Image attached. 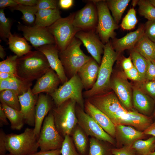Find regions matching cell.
Returning <instances> with one entry per match:
<instances>
[{
    "mask_svg": "<svg viewBox=\"0 0 155 155\" xmlns=\"http://www.w3.org/2000/svg\"><path fill=\"white\" fill-rule=\"evenodd\" d=\"M50 68L45 56L42 52L38 50L30 51L18 57L17 75L22 80L32 82L41 77Z\"/></svg>",
    "mask_w": 155,
    "mask_h": 155,
    "instance_id": "obj_1",
    "label": "cell"
},
{
    "mask_svg": "<svg viewBox=\"0 0 155 155\" xmlns=\"http://www.w3.org/2000/svg\"><path fill=\"white\" fill-rule=\"evenodd\" d=\"M103 55L100 65L96 81L90 89L83 92V97L86 99L100 94L111 89L110 83L113 67L118 59L119 53L113 49L111 41L105 44Z\"/></svg>",
    "mask_w": 155,
    "mask_h": 155,
    "instance_id": "obj_2",
    "label": "cell"
},
{
    "mask_svg": "<svg viewBox=\"0 0 155 155\" xmlns=\"http://www.w3.org/2000/svg\"><path fill=\"white\" fill-rule=\"evenodd\" d=\"M82 43L75 37L64 50L59 52V58L68 80L77 74L81 67L92 57L82 50Z\"/></svg>",
    "mask_w": 155,
    "mask_h": 155,
    "instance_id": "obj_3",
    "label": "cell"
},
{
    "mask_svg": "<svg viewBox=\"0 0 155 155\" xmlns=\"http://www.w3.org/2000/svg\"><path fill=\"white\" fill-rule=\"evenodd\" d=\"M110 119L115 126L128 111L113 91H109L86 98Z\"/></svg>",
    "mask_w": 155,
    "mask_h": 155,
    "instance_id": "obj_4",
    "label": "cell"
},
{
    "mask_svg": "<svg viewBox=\"0 0 155 155\" xmlns=\"http://www.w3.org/2000/svg\"><path fill=\"white\" fill-rule=\"evenodd\" d=\"M38 139L33 129L29 128L20 134H6L7 150L13 155H29L37 152L39 148Z\"/></svg>",
    "mask_w": 155,
    "mask_h": 155,
    "instance_id": "obj_5",
    "label": "cell"
},
{
    "mask_svg": "<svg viewBox=\"0 0 155 155\" xmlns=\"http://www.w3.org/2000/svg\"><path fill=\"white\" fill-rule=\"evenodd\" d=\"M76 104L75 100L69 99L58 106H55L52 110L56 128L64 138L70 135L78 124L75 110Z\"/></svg>",
    "mask_w": 155,
    "mask_h": 155,
    "instance_id": "obj_6",
    "label": "cell"
},
{
    "mask_svg": "<svg viewBox=\"0 0 155 155\" xmlns=\"http://www.w3.org/2000/svg\"><path fill=\"white\" fill-rule=\"evenodd\" d=\"M75 14V13H71L67 17L61 18L47 27L54 38L55 45L59 52L64 50L77 32L81 30L73 24Z\"/></svg>",
    "mask_w": 155,
    "mask_h": 155,
    "instance_id": "obj_7",
    "label": "cell"
},
{
    "mask_svg": "<svg viewBox=\"0 0 155 155\" xmlns=\"http://www.w3.org/2000/svg\"><path fill=\"white\" fill-rule=\"evenodd\" d=\"M83 85L77 74L62 84L53 93L49 94L55 106H57L67 100H75L77 104L84 109V100L82 90Z\"/></svg>",
    "mask_w": 155,
    "mask_h": 155,
    "instance_id": "obj_8",
    "label": "cell"
},
{
    "mask_svg": "<svg viewBox=\"0 0 155 155\" xmlns=\"http://www.w3.org/2000/svg\"><path fill=\"white\" fill-rule=\"evenodd\" d=\"M96 6L98 22L96 32L104 44L109 41L110 38H115V30L119 28L118 24L111 15L106 1L93 0Z\"/></svg>",
    "mask_w": 155,
    "mask_h": 155,
    "instance_id": "obj_9",
    "label": "cell"
},
{
    "mask_svg": "<svg viewBox=\"0 0 155 155\" xmlns=\"http://www.w3.org/2000/svg\"><path fill=\"white\" fill-rule=\"evenodd\" d=\"M64 139L56 128L51 110L45 117L41 128L38 139L39 148L41 151L61 149Z\"/></svg>",
    "mask_w": 155,
    "mask_h": 155,
    "instance_id": "obj_10",
    "label": "cell"
},
{
    "mask_svg": "<svg viewBox=\"0 0 155 155\" xmlns=\"http://www.w3.org/2000/svg\"><path fill=\"white\" fill-rule=\"evenodd\" d=\"M75 110L78 124L88 136L107 142L113 146L115 145L114 139L106 133L87 114L84 109L76 104Z\"/></svg>",
    "mask_w": 155,
    "mask_h": 155,
    "instance_id": "obj_11",
    "label": "cell"
},
{
    "mask_svg": "<svg viewBox=\"0 0 155 155\" xmlns=\"http://www.w3.org/2000/svg\"><path fill=\"white\" fill-rule=\"evenodd\" d=\"M18 29L22 32L24 38L35 48L48 44H55L53 36L46 27L28 26L19 22Z\"/></svg>",
    "mask_w": 155,
    "mask_h": 155,
    "instance_id": "obj_12",
    "label": "cell"
},
{
    "mask_svg": "<svg viewBox=\"0 0 155 155\" xmlns=\"http://www.w3.org/2000/svg\"><path fill=\"white\" fill-rule=\"evenodd\" d=\"M98 22L96 7L95 3L91 1L75 13L73 23L75 27L81 30L87 31L96 30Z\"/></svg>",
    "mask_w": 155,
    "mask_h": 155,
    "instance_id": "obj_13",
    "label": "cell"
},
{
    "mask_svg": "<svg viewBox=\"0 0 155 155\" xmlns=\"http://www.w3.org/2000/svg\"><path fill=\"white\" fill-rule=\"evenodd\" d=\"M96 32L95 30H81L77 32L75 37L81 41L92 57L100 65L105 44Z\"/></svg>",
    "mask_w": 155,
    "mask_h": 155,
    "instance_id": "obj_14",
    "label": "cell"
},
{
    "mask_svg": "<svg viewBox=\"0 0 155 155\" xmlns=\"http://www.w3.org/2000/svg\"><path fill=\"white\" fill-rule=\"evenodd\" d=\"M110 87L127 109L133 107L132 92L131 85L122 74H118L111 79Z\"/></svg>",
    "mask_w": 155,
    "mask_h": 155,
    "instance_id": "obj_15",
    "label": "cell"
},
{
    "mask_svg": "<svg viewBox=\"0 0 155 155\" xmlns=\"http://www.w3.org/2000/svg\"><path fill=\"white\" fill-rule=\"evenodd\" d=\"M55 106L49 94L42 93L39 94L35 107V122L33 128L34 133L38 138L45 117Z\"/></svg>",
    "mask_w": 155,
    "mask_h": 155,
    "instance_id": "obj_16",
    "label": "cell"
},
{
    "mask_svg": "<svg viewBox=\"0 0 155 155\" xmlns=\"http://www.w3.org/2000/svg\"><path fill=\"white\" fill-rule=\"evenodd\" d=\"M45 56L50 67L56 73L63 84L69 80L59 56V51L55 44H48L37 49Z\"/></svg>",
    "mask_w": 155,
    "mask_h": 155,
    "instance_id": "obj_17",
    "label": "cell"
},
{
    "mask_svg": "<svg viewBox=\"0 0 155 155\" xmlns=\"http://www.w3.org/2000/svg\"><path fill=\"white\" fill-rule=\"evenodd\" d=\"M61 83L55 72L51 68L42 76L38 79L32 89L35 95L45 92L50 94L54 92Z\"/></svg>",
    "mask_w": 155,
    "mask_h": 155,
    "instance_id": "obj_18",
    "label": "cell"
},
{
    "mask_svg": "<svg viewBox=\"0 0 155 155\" xmlns=\"http://www.w3.org/2000/svg\"><path fill=\"white\" fill-rule=\"evenodd\" d=\"M38 96L33 94L31 88L18 96L20 111L24 117L25 123L31 127L35 125V107Z\"/></svg>",
    "mask_w": 155,
    "mask_h": 155,
    "instance_id": "obj_19",
    "label": "cell"
},
{
    "mask_svg": "<svg viewBox=\"0 0 155 155\" xmlns=\"http://www.w3.org/2000/svg\"><path fill=\"white\" fill-rule=\"evenodd\" d=\"M84 110L106 133L113 138L115 137L116 127L115 125L107 116L86 99L84 100Z\"/></svg>",
    "mask_w": 155,
    "mask_h": 155,
    "instance_id": "obj_20",
    "label": "cell"
},
{
    "mask_svg": "<svg viewBox=\"0 0 155 155\" xmlns=\"http://www.w3.org/2000/svg\"><path fill=\"white\" fill-rule=\"evenodd\" d=\"M100 65L92 57L82 66L77 74L86 90L91 89L98 77Z\"/></svg>",
    "mask_w": 155,
    "mask_h": 155,
    "instance_id": "obj_21",
    "label": "cell"
},
{
    "mask_svg": "<svg viewBox=\"0 0 155 155\" xmlns=\"http://www.w3.org/2000/svg\"><path fill=\"white\" fill-rule=\"evenodd\" d=\"M144 34V25L142 24L135 30L128 33L121 38L113 39L112 41H111L112 47L119 53L125 50L133 49Z\"/></svg>",
    "mask_w": 155,
    "mask_h": 155,
    "instance_id": "obj_22",
    "label": "cell"
},
{
    "mask_svg": "<svg viewBox=\"0 0 155 155\" xmlns=\"http://www.w3.org/2000/svg\"><path fill=\"white\" fill-rule=\"evenodd\" d=\"M132 102L135 108L141 114L152 117L155 109V101L147 93L140 89L132 91Z\"/></svg>",
    "mask_w": 155,
    "mask_h": 155,
    "instance_id": "obj_23",
    "label": "cell"
},
{
    "mask_svg": "<svg viewBox=\"0 0 155 155\" xmlns=\"http://www.w3.org/2000/svg\"><path fill=\"white\" fill-rule=\"evenodd\" d=\"M152 119V117L128 111L121 118L120 125L133 126L144 131L154 122Z\"/></svg>",
    "mask_w": 155,
    "mask_h": 155,
    "instance_id": "obj_24",
    "label": "cell"
},
{
    "mask_svg": "<svg viewBox=\"0 0 155 155\" xmlns=\"http://www.w3.org/2000/svg\"><path fill=\"white\" fill-rule=\"evenodd\" d=\"M115 127V137L124 146L132 145L136 140L143 138L146 135L143 131L137 130L129 126L119 125Z\"/></svg>",
    "mask_w": 155,
    "mask_h": 155,
    "instance_id": "obj_25",
    "label": "cell"
},
{
    "mask_svg": "<svg viewBox=\"0 0 155 155\" xmlns=\"http://www.w3.org/2000/svg\"><path fill=\"white\" fill-rule=\"evenodd\" d=\"M70 136L80 155H88L90 148V138L78 124L74 129Z\"/></svg>",
    "mask_w": 155,
    "mask_h": 155,
    "instance_id": "obj_26",
    "label": "cell"
},
{
    "mask_svg": "<svg viewBox=\"0 0 155 155\" xmlns=\"http://www.w3.org/2000/svg\"><path fill=\"white\" fill-rule=\"evenodd\" d=\"M32 85V82L26 81L18 77L0 80V92L10 90L19 96L27 92Z\"/></svg>",
    "mask_w": 155,
    "mask_h": 155,
    "instance_id": "obj_27",
    "label": "cell"
},
{
    "mask_svg": "<svg viewBox=\"0 0 155 155\" xmlns=\"http://www.w3.org/2000/svg\"><path fill=\"white\" fill-rule=\"evenodd\" d=\"M35 16L34 25L46 28L61 18L58 8L39 10Z\"/></svg>",
    "mask_w": 155,
    "mask_h": 155,
    "instance_id": "obj_28",
    "label": "cell"
},
{
    "mask_svg": "<svg viewBox=\"0 0 155 155\" xmlns=\"http://www.w3.org/2000/svg\"><path fill=\"white\" fill-rule=\"evenodd\" d=\"M8 40L9 49L18 57H22L31 51V46L25 38L11 33Z\"/></svg>",
    "mask_w": 155,
    "mask_h": 155,
    "instance_id": "obj_29",
    "label": "cell"
},
{
    "mask_svg": "<svg viewBox=\"0 0 155 155\" xmlns=\"http://www.w3.org/2000/svg\"><path fill=\"white\" fill-rule=\"evenodd\" d=\"M133 49L146 59L155 61V43L145 34L137 42Z\"/></svg>",
    "mask_w": 155,
    "mask_h": 155,
    "instance_id": "obj_30",
    "label": "cell"
},
{
    "mask_svg": "<svg viewBox=\"0 0 155 155\" xmlns=\"http://www.w3.org/2000/svg\"><path fill=\"white\" fill-rule=\"evenodd\" d=\"M0 102V105L10 121L11 128L13 130H20L25 123L24 117L20 111L8 106L1 101Z\"/></svg>",
    "mask_w": 155,
    "mask_h": 155,
    "instance_id": "obj_31",
    "label": "cell"
},
{
    "mask_svg": "<svg viewBox=\"0 0 155 155\" xmlns=\"http://www.w3.org/2000/svg\"><path fill=\"white\" fill-rule=\"evenodd\" d=\"M90 148L88 155H112L113 148L110 143L93 137L90 138Z\"/></svg>",
    "mask_w": 155,
    "mask_h": 155,
    "instance_id": "obj_32",
    "label": "cell"
},
{
    "mask_svg": "<svg viewBox=\"0 0 155 155\" xmlns=\"http://www.w3.org/2000/svg\"><path fill=\"white\" fill-rule=\"evenodd\" d=\"M106 1L109 9L112 12L114 20L118 24L130 0H108Z\"/></svg>",
    "mask_w": 155,
    "mask_h": 155,
    "instance_id": "obj_33",
    "label": "cell"
},
{
    "mask_svg": "<svg viewBox=\"0 0 155 155\" xmlns=\"http://www.w3.org/2000/svg\"><path fill=\"white\" fill-rule=\"evenodd\" d=\"M155 137L152 136L145 140L141 139L135 141L132 147L138 155H148L155 150Z\"/></svg>",
    "mask_w": 155,
    "mask_h": 155,
    "instance_id": "obj_34",
    "label": "cell"
},
{
    "mask_svg": "<svg viewBox=\"0 0 155 155\" xmlns=\"http://www.w3.org/2000/svg\"><path fill=\"white\" fill-rule=\"evenodd\" d=\"M130 56L133 66L139 72L143 82H145L147 67V59L134 49H131Z\"/></svg>",
    "mask_w": 155,
    "mask_h": 155,
    "instance_id": "obj_35",
    "label": "cell"
},
{
    "mask_svg": "<svg viewBox=\"0 0 155 155\" xmlns=\"http://www.w3.org/2000/svg\"><path fill=\"white\" fill-rule=\"evenodd\" d=\"M18 96L13 90H5L0 92V100L8 106L20 111L21 107Z\"/></svg>",
    "mask_w": 155,
    "mask_h": 155,
    "instance_id": "obj_36",
    "label": "cell"
},
{
    "mask_svg": "<svg viewBox=\"0 0 155 155\" xmlns=\"http://www.w3.org/2000/svg\"><path fill=\"white\" fill-rule=\"evenodd\" d=\"M10 9L21 11L22 14V19L26 23L31 24L35 23V14L38 10L35 6H26L18 4L15 7Z\"/></svg>",
    "mask_w": 155,
    "mask_h": 155,
    "instance_id": "obj_37",
    "label": "cell"
},
{
    "mask_svg": "<svg viewBox=\"0 0 155 155\" xmlns=\"http://www.w3.org/2000/svg\"><path fill=\"white\" fill-rule=\"evenodd\" d=\"M138 11L140 14L148 20H155V7L149 0H138Z\"/></svg>",
    "mask_w": 155,
    "mask_h": 155,
    "instance_id": "obj_38",
    "label": "cell"
},
{
    "mask_svg": "<svg viewBox=\"0 0 155 155\" xmlns=\"http://www.w3.org/2000/svg\"><path fill=\"white\" fill-rule=\"evenodd\" d=\"M18 57L16 55H10L0 62V72H5L17 75V66Z\"/></svg>",
    "mask_w": 155,
    "mask_h": 155,
    "instance_id": "obj_39",
    "label": "cell"
},
{
    "mask_svg": "<svg viewBox=\"0 0 155 155\" xmlns=\"http://www.w3.org/2000/svg\"><path fill=\"white\" fill-rule=\"evenodd\" d=\"M11 22L5 15L4 9L0 10V36L4 40L7 41L11 32Z\"/></svg>",
    "mask_w": 155,
    "mask_h": 155,
    "instance_id": "obj_40",
    "label": "cell"
},
{
    "mask_svg": "<svg viewBox=\"0 0 155 155\" xmlns=\"http://www.w3.org/2000/svg\"><path fill=\"white\" fill-rule=\"evenodd\" d=\"M137 22L135 10L132 8L123 18L121 26L123 29L129 30L134 28Z\"/></svg>",
    "mask_w": 155,
    "mask_h": 155,
    "instance_id": "obj_41",
    "label": "cell"
},
{
    "mask_svg": "<svg viewBox=\"0 0 155 155\" xmlns=\"http://www.w3.org/2000/svg\"><path fill=\"white\" fill-rule=\"evenodd\" d=\"M61 155H80L77 150L71 138L67 135L64 139L61 149Z\"/></svg>",
    "mask_w": 155,
    "mask_h": 155,
    "instance_id": "obj_42",
    "label": "cell"
},
{
    "mask_svg": "<svg viewBox=\"0 0 155 155\" xmlns=\"http://www.w3.org/2000/svg\"><path fill=\"white\" fill-rule=\"evenodd\" d=\"M58 2L55 0H38L35 6L38 10L58 8Z\"/></svg>",
    "mask_w": 155,
    "mask_h": 155,
    "instance_id": "obj_43",
    "label": "cell"
},
{
    "mask_svg": "<svg viewBox=\"0 0 155 155\" xmlns=\"http://www.w3.org/2000/svg\"><path fill=\"white\" fill-rule=\"evenodd\" d=\"M145 34L155 43V20H148L144 25Z\"/></svg>",
    "mask_w": 155,
    "mask_h": 155,
    "instance_id": "obj_44",
    "label": "cell"
},
{
    "mask_svg": "<svg viewBox=\"0 0 155 155\" xmlns=\"http://www.w3.org/2000/svg\"><path fill=\"white\" fill-rule=\"evenodd\" d=\"M111 152L113 155H136L131 145L124 146L119 148H113Z\"/></svg>",
    "mask_w": 155,
    "mask_h": 155,
    "instance_id": "obj_45",
    "label": "cell"
},
{
    "mask_svg": "<svg viewBox=\"0 0 155 155\" xmlns=\"http://www.w3.org/2000/svg\"><path fill=\"white\" fill-rule=\"evenodd\" d=\"M147 67L146 74V81L155 80V61L148 59H147Z\"/></svg>",
    "mask_w": 155,
    "mask_h": 155,
    "instance_id": "obj_46",
    "label": "cell"
},
{
    "mask_svg": "<svg viewBox=\"0 0 155 155\" xmlns=\"http://www.w3.org/2000/svg\"><path fill=\"white\" fill-rule=\"evenodd\" d=\"M145 82L143 85L144 89L146 93L155 101V80H148Z\"/></svg>",
    "mask_w": 155,
    "mask_h": 155,
    "instance_id": "obj_47",
    "label": "cell"
},
{
    "mask_svg": "<svg viewBox=\"0 0 155 155\" xmlns=\"http://www.w3.org/2000/svg\"><path fill=\"white\" fill-rule=\"evenodd\" d=\"M124 72L125 75L128 78L134 81H142L139 72L134 66L132 69Z\"/></svg>",
    "mask_w": 155,
    "mask_h": 155,
    "instance_id": "obj_48",
    "label": "cell"
},
{
    "mask_svg": "<svg viewBox=\"0 0 155 155\" xmlns=\"http://www.w3.org/2000/svg\"><path fill=\"white\" fill-rule=\"evenodd\" d=\"M6 134L2 129L0 130V155H5L7 151L5 146Z\"/></svg>",
    "mask_w": 155,
    "mask_h": 155,
    "instance_id": "obj_49",
    "label": "cell"
},
{
    "mask_svg": "<svg viewBox=\"0 0 155 155\" xmlns=\"http://www.w3.org/2000/svg\"><path fill=\"white\" fill-rule=\"evenodd\" d=\"M61 149L48 151L37 152L29 155H60Z\"/></svg>",
    "mask_w": 155,
    "mask_h": 155,
    "instance_id": "obj_50",
    "label": "cell"
},
{
    "mask_svg": "<svg viewBox=\"0 0 155 155\" xmlns=\"http://www.w3.org/2000/svg\"><path fill=\"white\" fill-rule=\"evenodd\" d=\"M130 56L124 58L122 62V66L124 71H126L132 69L133 67Z\"/></svg>",
    "mask_w": 155,
    "mask_h": 155,
    "instance_id": "obj_51",
    "label": "cell"
},
{
    "mask_svg": "<svg viewBox=\"0 0 155 155\" xmlns=\"http://www.w3.org/2000/svg\"><path fill=\"white\" fill-rule=\"evenodd\" d=\"M18 4L14 0H0V8L4 9L7 7L12 8L16 6Z\"/></svg>",
    "mask_w": 155,
    "mask_h": 155,
    "instance_id": "obj_52",
    "label": "cell"
},
{
    "mask_svg": "<svg viewBox=\"0 0 155 155\" xmlns=\"http://www.w3.org/2000/svg\"><path fill=\"white\" fill-rule=\"evenodd\" d=\"M74 1L73 0H60L58 1V6L63 9H67L73 5Z\"/></svg>",
    "mask_w": 155,
    "mask_h": 155,
    "instance_id": "obj_53",
    "label": "cell"
},
{
    "mask_svg": "<svg viewBox=\"0 0 155 155\" xmlns=\"http://www.w3.org/2000/svg\"><path fill=\"white\" fill-rule=\"evenodd\" d=\"M19 4L26 6H35L38 0H14Z\"/></svg>",
    "mask_w": 155,
    "mask_h": 155,
    "instance_id": "obj_54",
    "label": "cell"
},
{
    "mask_svg": "<svg viewBox=\"0 0 155 155\" xmlns=\"http://www.w3.org/2000/svg\"><path fill=\"white\" fill-rule=\"evenodd\" d=\"M7 116L2 108L0 105V126H2L3 125H7L9 123L7 119Z\"/></svg>",
    "mask_w": 155,
    "mask_h": 155,
    "instance_id": "obj_55",
    "label": "cell"
},
{
    "mask_svg": "<svg viewBox=\"0 0 155 155\" xmlns=\"http://www.w3.org/2000/svg\"><path fill=\"white\" fill-rule=\"evenodd\" d=\"M143 132L146 135H152V136L155 137V122H153L148 128L143 131Z\"/></svg>",
    "mask_w": 155,
    "mask_h": 155,
    "instance_id": "obj_56",
    "label": "cell"
},
{
    "mask_svg": "<svg viewBox=\"0 0 155 155\" xmlns=\"http://www.w3.org/2000/svg\"><path fill=\"white\" fill-rule=\"evenodd\" d=\"M17 77L14 74L5 72H0V80Z\"/></svg>",
    "mask_w": 155,
    "mask_h": 155,
    "instance_id": "obj_57",
    "label": "cell"
},
{
    "mask_svg": "<svg viewBox=\"0 0 155 155\" xmlns=\"http://www.w3.org/2000/svg\"><path fill=\"white\" fill-rule=\"evenodd\" d=\"M6 55L3 46L0 45V57L2 59H4Z\"/></svg>",
    "mask_w": 155,
    "mask_h": 155,
    "instance_id": "obj_58",
    "label": "cell"
},
{
    "mask_svg": "<svg viewBox=\"0 0 155 155\" xmlns=\"http://www.w3.org/2000/svg\"><path fill=\"white\" fill-rule=\"evenodd\" d=\"M138 0H133L132 1V5L134 6L137 4Z\"/></svg>",
    "mask_w": 155,
    "mask_h": 155,
    "instance_id": "obj_59",
    "label": "cell"
},
{
    "mask_svg": "<svg viewBox=\"0 0 155 155\" xmlns=\"http://www.w3.org/2000/svg\"><path fill=\"white\" fill-rule=\"evenodd\" d=\"M150 3L155 7V0H149Z\"/></svg>",
    "mask_w": 155,
    "mask_h": 155,
    "instance_id": "obj_60",
    "label": "cell"
},
{
    "mask_svg": "<svg viewBox=\"0 0 155 155\" xmlns=\"http://www.w3.org/2000/svg\"><path fill=\"white\" fill-rule=\"evenodd\" d=\"M148 155H155V150L151 153Z\"/></svg>",
    "mask_w": 155,
    "mask_h": 155,
    "instance_id": "obj_61",
    "label": "cell"
},
{
    "mask_svg": "<svg viewBox=\"0 0 155 155\" xmlns=\"http://www.w3.org/2000/svg\"><path fill=\"white\" fill-rule=\"evenodd\" d=\"M153 115V117L154 118V119L155 120V110L154 111Z\"/></svg>",
    "mask_w": 155,
    "mask_h": 155,
    "instance_id": "obj_62",
    "label": "cell"
},
{
    "mask_svg": "<svg viewBox=\"0 0 155 155\" xmlns=\"http://www.w3.org/2000/svg\"><path fill=\"white\" fill-rule=\"evenodd\" d=\"M5 155H13L11 153H9L8 154H6Z\"/></svg>",
    "mask_w": 155,
    "mask_h": 155,
    "instance_id": "obj_63",
    "label": "cell"
}]
</instances>
